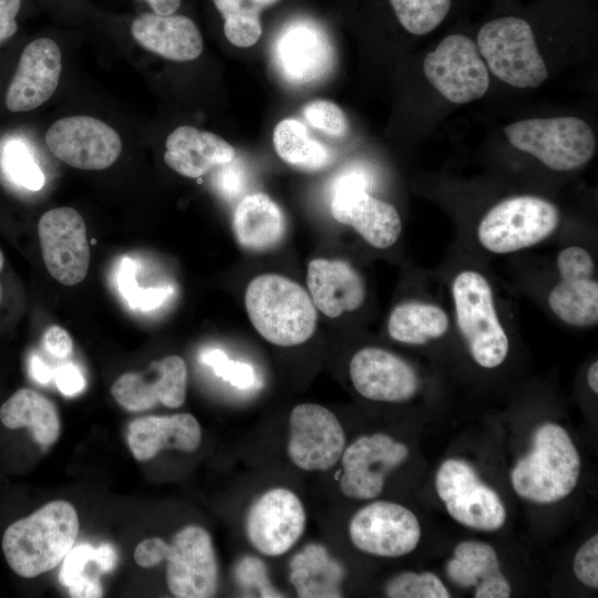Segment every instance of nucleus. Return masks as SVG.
<instances>
[{"mask_svg":"<svg viewBox=\"0 0 598 598\" xmlns=\"http://www.w3.org/2000/svg\"><path fill=\"white\" fill-rule=\"evenodd\" d=\"M580 457L564 427L540 425L533 435V447L513 467L511 481L523 498L549 504L567 497L576 487Z\"/></svg>","mask_w":598,"mask_h":598,"instance_id":"nucleus-3","label":"nucleus"},{"mask_svg":"<svg viewBox=\"0 0 598 598\" xmlns=\"http://www.w3.org/2000/svg\"><path fill=\"white\" fill-rule=\"evenodd\" d=\"M216 174V187L227 198L238 196L245 188V174L235 158L218 167Z\"/></svg>","mask_w":598,"mask_h":598,"instance_id":"nucleus-43","label":"nucleus"},{"mask_svg":"<svg viewBox=\"0 0 598 598\" xmlns=\"http://www.w3.org/2000/svg\"><path fill=\"white\" fill-rule=\"evenodd\" d=\"M476 45L488 71L518 87L540 86L548 78L530 24L518 17H501L481 27Z\"/></svg>","mask_w":598,"mask_h":598,"instance_id":"nucleus-5","label":"nucleus"},{"mask_svg":"<svg viewBox=\"0 0 598 598\" xmlns=\"http://www.w3.org/2000/svg\"><path fill=\"white\" fill-rule=\"evenodd\" d=\"M427 82L455 104L481 99L489 86V71L476 43L464 34L443 38L423 62Z\"/></svg>","mask_w":598,"mask_h":598,"instance_id":"nucleus-8","label":"nucleus"},{"mask_svg":"<svg viewBox=\"0 0 598 598\" xmlns=\"http://www.w3.org/2000/svg\"><path fill=\"white\" fill-rule=\"evenodd\" d=\"M559 280L548 295L551 312L574 327H589L598 321V282L588 250L569 246L557 256Z\"/></svg>","mask_w":598,"mask_h":598,"instance_id":"nucleus-19","label":"nucleus"},{"mask_svg":"<svg viewBox=\"0 0 598 598\" xmlns=\"http://www.w3.org/2000/svg\"><path fill=\"white\" fill-rule=\"evenodd\" d=\"M272 143L285 163L303 172L322 171L331 162L330 151L296 118H283L276 124Z\"/></svg>","mask_w":598,"mask_h":598,"instance_id":"nucleus-32","label":"nucleus"},{"mask_svg":"<svg viewBox=\"0 0 598 598\" xmlns=\"http://www.w3.org/2000/svg\"><path fill=\"white\" fill-rule=\"evenodd\" d=\"M344 431L337 416L315 403L296 405L289 416L288 456L305 471H328L344 451Z\"/></svg>","mask_w":598,"mask_h":598,"instance_id":"nucleus-15","label":"nucleus"},{"mask_svg":"<svg viewBox=\"0 0 598 598\" xmlns=\"http://www.w3.org/2000/svg\"><path fill=\"white\" fill-rule=\"evenodd\" d=\"M68 589L73 598H99L103 596L99 579L85 573L76 577Z\"/></svg>","mask_w":598,"mask_h":598,"instance_id":"nucleus-47","label":"nucleus"},{"mask_svg":"<svg viewBox=\"0 0 598 598\" xmlns=\"http://www.w3.org/2000/svg\"><path fill=\"white\" fill-rule=\"evenodd\" d=\"M102 571H111L117 563V551L113 545L105 543L95 547L94 559Z\"/></svg>","mask_w":598,"mask_h":598,"instance_id":"nucleus-48","label":"nucleus"},{"mask_svg":"<svg viewBox=\"0 0 598 598\" xmlns=\"http://www.w3.org/2000/svg\"><path fill=\"white\" fill-rule=\"evenodd\" d=\"M3 265H4V257H3V254H2V251L0 249V271L3 268ZM1 298H2V289H1V286H0V301H1Z\"/></svg>","mask_w":598,"mask_h":598,"instance_id":"nucleus-52","label":"nucleus"},{"mask_svg":"<svg viewBox=\"0 0 598 598\" xmlns=\"http://www.w3.org/2000/svg\"><path fill=\"white\" fill-rule=\"evenodd\" d=\"M587 382L589 388L597 393L598 392V362L591 363L587 371Z\"/></svg>","mask_w":598,"mask_h":598,"instance_id":"nucleus-51","label":"nucleus"},{"mask_svg":"<svg viewBox=\"0 0 598 598\" xmlns=\"http://www.w3.org/2000/svg\"><path fill=\"white\" fill-rule=\"evenodd\" d=\"M79 517L72 504L53 501L21 518L2 536V550L10 568L33 578L56 567L73 548Z\"/></svg>","mask_w":598,"mask_h":598,"instance_id":"nucleus-1","label":"nucleus"},{"mask_svg":"<svg viewBox=\"0 0 598 598\" xmlns=\"http://www.w3.org/2000/svg\"><path fill=\"white\" fill-rule=\"evenodd\" d=\"M134 271V262L131 259H124L121 267L120 288L130 305L143 310L159 306L167 298L169 289L164 287L140 289L135 283Z\"/></svg>","mask_w":598,"mask_h":598,"instance_id":"nucleus-39","label":"nucleus"},{"mask_svg":"<svg viewBox=\"0 0 598 598\" xmlns=\"http://www.w3.org/2000/svg\"><path fill=\"white\" fill-rule=\"evenodd\" d=\"M289 569V580L299 597L342 596L344 570L321 545L310 544L302 548L293 556Z\"/></svg>","mask_w":598,"mask_h":598,"instance_id":"nucleus-30","label":"nucleus"},{"mask_svg":"<svg viewBox=\"0 0 598 598\" xmlns=\"http://www.w3.org/2000/svg\"><path fill=\"white\" fill-rule=\"evenodd\" d=\"M448 327V316L442 308L422 301L400 303L388 320L390 337L406 344H424L441 338Z\"/></svg>","mask_w":598,"mask_h":598,"instance_id":"nucleus-31","label":"nucleus"},{"mask_svg":"<svg viewBox=\"0 0 598 598\" xmlns=\"http://www.w3.org/2000/svg\"><path fill=\"white\" fill-rule=\"evenodd\" d=\"M31 373L32 377L40 383H48L54 378V371L45 365L38 357L32 358Z\"/></svg>","mask_w":598,"mask_h":598,"instance_id":"nucleus-49","label":"nucleus"},{"mask_svg":"<svg viewBox=\"0 0 598 598\" xmlns=\"http://www.w3.org/2000/svg\"><path fill=\"white\" fill-rule=\"evenodd\" d=\"M435 488L450 516L460 524L484 532L497 530L505 524L503 501L467 462H443L435 476Z\"/></svg>","mask_w":598,"mask_h":598,"instance_id":"nucleus-9","label":"nucleus"},{"mask_svg":"<svg viewBox=\"0 0 598 598\" xmlns=\"http://www.w3.org/2000/svg\"><path fill=\"white\" fill-rule=\"evenodd\" d=\"M200 361L210 367L217 377L240 390L250 389L257 383L256 372L250 364L231 360L219 349L203 352Z\"/></svg>","mask_w":598,"mask_h":598,"instance_id":"nucleus-38","label":"nucleus"},{"mask_svg":"<svg viewBox=\"0 0 598 598\" xmlns=\"http://www.w3.org/2000/svg\"><path fill=\"white\" fill-rule=\"evenodd\" d=\"M163 560H167L166 581L171 594L178 598H208L218 587V565L212 537L197 525L178 530L171 544H162Z\"/></svg>","mask_w":598,"mask_h":598,"instance_id":"nucleus-10","label":"nucleus"},{"mask_svg":"<svg viewBox=\"0 0 598 598\" xmlns=\"http://www.w3.org/2000/svg\"><path fill=\"white\" fill-rule=\"evenodd\" d=\"M233 229L236 241L250 251L275 247L285 231V217L279 205L267 194L258 192L240 199L234 212Z\"/></svg>","mask_w":598,"mask_h":598,"instance_id":"nucleus-28","label":"nucleus"},{"mask_svg":"<svg viewBox=\"0 0 598 598\" xmlns=\"http://www.w3.org/2000/svg\"><path fill=\"white\" fill-rule=\"evenodd\" d=\"M272 61L286 82L307 85L331 71L334 50L327 32L317 22L298 19L280 30L272 47Z\"/></svg>","mask_w":598,"mask_h":598,"instance_id":"nucleus-16","label":"nucleus"},{"mask_svg":"<svg viewBox=\"0 0 598 598\" xmlns=\"http://www.w3.org/2000/svg\"><path fill=\"white\" fill-rule=\"evenodd\" d=\"M131 32L144 49L171 61L195 60L204 48L196 23L182 14L143 13L133 21Z\"/></svg>","mask_w":598,"mask_h":598,"instance_id":"nucleus-24","label":"nucleus"},{"mask_svg":"<svg viewBox=\"0 0 598 598\" xmlns=\"http://www.w3.org/2000/svg\"><path fill=\"white\" fill-rule=\"evenodd\" d=\"M187 386V368L178 355L153 361L142 373L122 374L111 386L115 401L125 410L142 412L157 403L167 408L184 404Z\"/></svg>","mask_w":598,"mask_h":598,"instance_id":"nucleus-20","label":"nucleus"},{"mask_svg":"<svg viewBox=\"0 0 598 598\" xmlns=\"http://www.w3.org/2000/svg\"><path fill=\"white\" fill-rule=\"evenodd\" d=\"M245 307L254 328L275 346L301 344L316 331L318 315L310 296L283 276L254 278L246 288Z\"/></svg>","mask_w":598,"mask_h":598,"instance_id":"nucleus-2","label":"nucleus"},{"mask_svg":"<svg viewBox=\"0 0 598 598\" xmlns=\"http://www.w3.org/2000/svg\"><path fill=\"white\" fill-rule=\"evenodd\" d=\"M349 536L361 551L400 557L413 551L421 538L419 519L401 504L378 501L359 509L350 520Z\"/></svg>","mask_w":598,"mask_h":598,"instance_id":"nucleus-12","label":"nucleus"},{"mask_svg":"<svg viewBox=\"0 0 598 598\" xmlns=\"http://www.w3.org/2000/svg\"><path fill=\"white\" fill-rule=\"evenodd\" d=\"M126 440L134 457L144 462L164 448L185 452L197 450L202 429L196 417L189 413L148 415L137 417L128 424Z\"/></svg>","mask_w":598,"mask_h":598,"instance_id":"nucleus-25","label":"nucleus"},{"mask_svg":"<svg viewBox=\"0 0 598 598\" xmlns=\"http://www.w3.org/2000/svg\"><path fill=\"white\" fill-rule=\"evenodd\" d=\"M560 213L550 200L517 195L494 205L477 226V239L489 252L503 255L535 246L559 226Z\"/></svg>","mask_w":598,"mask_h":598,"instance_id":"nucleus-7","label":"nucleus"},{"mask_svg":"<svg viewBox=\"0 0 598 598\" xmlns=\"http://www.w3.org/2000/svg\"><path fill=\"white\" fill-rule=\"evenodd\" d=\"M224 19L226 39L238 48H249L262 33L260 14L279 0H212Z\"/></svg>","mask_w":598,"mask_h":598,"instance_id":"nucleus-33","label":"nucleus"},{"mask_svg":"<svg viewBox=\"0 0 598 598\" xmlns=\"http://www.w3.org/2000/svg\"><path fill=\"white\" fill-rule=\"evenodd\" d=\"M165 146L167 166L189 178H198L236 158L235 148L221 136L188 125L175 128Z\"/></svg>","mask_w":598,"mask_h":598,"instance_id":"nucleus-26","label":"nucleus"},{"mask_svg":"<svg viewBox=\"0 0 598 598\" xmlns=\"http://www.w3.org/2000/svg\"><path fill=\"white\" fill-rule=\"evenodd\" d=\"M2 163L11 179L24 188L38 192L44 186L43 172L21 141L11 140L4 145Z\"/></svg>","mask_w":598,"mask_h":598,"instance_id":"nucleus-35","label":"nucleus"},{"mask_svg":"<svg viewBox=\"0 0 598 598\" xmlns=\"http://www.w3.org/2000/svg\"><path fill=\"white\" fill-rule=\"evenodd\" d=\"M302 114L310 126L328 136L341 138L349 131L347 115L332 101L313 100L303 106Z\"/></svg>","mask_w":598,"mask_h":598,"instance_id":"nucleus-37","label":"nucleus"},{"mask_svg":"<svg viewBox=\"0 0 598 598\" xmlns=\"http://www.w3.org/2000/svg\"><path fill=\"white\" fill-rule=\"evenodd\" d=\"M58 44L48 38L30 42L23 50L6 95L11 112L32 111L47 102L58 87L62 60Z\"/></svg>","mask_w":598,"mask_h":598,"instance_id":"nucleus-22","label":"nucleus"},{"mask_svg":"<svg viewBox=\"0 0 598 598\" xmlns=\"http://www.w3.org/2000/svg\"><path fill=\"white\" fill-rule=\"evenodd\" d=\"M573 570L576 578L584 585L598 587V535L595 534L577 550Z\"/></svg>","mask_w":598,"mask_h":598,"instance_id":"nucleus-41","label":"nucleus"},{"mask_svg":"<svg viewBox=\"0 0 598 598\" xmlns=\"http://www.w3.org/2000/svg\"><path fill=\"white\" fill-rule=\"evenodd\" d=\"M38 234L47 270L59 282H81L90 266V246L82 216L71 207L45 212L39 219Z\"/></svg>","mask_w":598,"mask_h":598,"instance_id":"nucleus-14","label":"nucleus"},{"mask_svg":"<svg viewBox=\"0 0 598 598\" xmlns=\"http://www.w3.org/2000/svg\"><path fill=\"white\" fill-rule=\"evenodd\" d=\"M21 0H0V44L16 34Z\"/></svg>","mask_w":598,"mask_h":598,"instance_id":"nucleus-46","label":"nucleus"},{"mask_svg":"<svg viewBox=\"0 0 598 598\" xmlns=\"http://www.w3.org/2000/svg\"><path fill=\"white\" fill-rule=\"evenodd\" d=\"M156 14H173L181 6V0H147Z\"/></svg>","mask_w":598,"mask_h":598,"instance_id":"nucleus-50","label":"nucleus"},{"mask_svg":"<svg viewBox=\"0 0 598 598\" xmlns=\"http://www.w3.org/2000/svg\"><path fill=\"white\" fill-rule=\"evenodd\" d=\"M307 285L315 307L329 318L359 309L365 298L362 276L342 259H312Z\"/></svg>","mask_w":598,"mask_h":598,"instance_id":"nucleus-23","label":"nucleus"},{"mask_svg":"<svg viewBox=\"0 0 598 598\" xmlns=\"http://www.w3.org/2000/svg\"><path fill=\"white\" fill-rule=\"evenodd\" d=\"M95 547L89 544H81L68 553L63 559V565L59 574V581L64 587H69L73 580L84 573L85 565L94 559Z\"/></svg>","mask_w":598,"mask_h":598,"instance_id":"nucleus-42","label":"nucleus"},{"mask_svg":"<svg viewBox=\"0 0 598 598\" xmlns=\"http://www.w3.org/2000/svg\"><path fill=\"white\" fill-rule=\"evenodd\" d=\"M391 598H448L451 595L441 579L429 571H405L396 575L385 586Z\"/></svg>","mask_w":598,"mask_h":598,"instance_id":"nucleus-36","label":"nucleus"},{"mask_svg":"<svg viewBox=\"0 0 598 598\" xmlns=\"http://www.w3.org/2000/svg\"><path fill=\"white\" fill-rule=\"evenodd\" d=\"M450 579L461 587H474L476 598H508L512 589L501 571L495 549L486 543H460L446 564Z\"/></svg>","mask_w":598,"mask_h":598,"instance_id":"nucleus-27","label":"nucleus"},{"mask_svg":"<svg viewBox=\"0 0 598 598\" xmlns=\"http://www.w3.org/2000/svg\"><path fill=\"white\" fill-rule=\"evenodd\" d=\"M400 24L414 35L434 31L446 18L451 0H389Z\"/></svg>","mask_w":598,"mask_h":598,"instance_id":"nucleus-34","label":"nucleus"},{"mask_svg":"<svg viewBox=\"0 0 598 598\" xmlns=\"http://www.w3.org/2000/svg\"><path fill=\"white\" fill-rule=\"evenodd\" d=\"M509 144L546 167L569 172L587 164L596 151L591 126L575 116L533 117L504 127Z\"/></svg>","mask_w":598,"mask_h":598,"instance_id":"nucleus-4","label":"nucleus"},{"mask_svg":"<svg viewBox=\"0 0 598 598\" xmlns=\"http://www.w3.org/2000/svg\"><path fill=\"white\" fill-rule=\"evenodd\" d=\"M452 296L458 330L474 361L486 369L501 365L509 342L488 280L478 271L463 270L453 280Z\"/></svg>","mask_w":598,"mask_h":598,"instance_id":"nucleus-6","label":"nucleus"},{"mask_svg":"<svg viewBox=\"0 0 598 598\" xmlns=\"http://www.w3.org/2000/svg\"><path fill=\"white\" fill-rule=\"evenodd\" d=\"M349 373L357 392L379 402H403L419 390L413 368L392 352L368 347L351 359Z\"/></svg>","mask_w":598,"mask_h":598,"instance_id":"nucleus-21","label":"nucleus"},{"mask_svg":"<svg viewBox=\"0 0 598 598\" xmlns=\"http://www.w3.org/2000/svg\"><path fill=\"white\" fill-rule=\"evenodd\" d=\"M238 584L247 589L256 588L260 597H280L281 594L269 582L267 570L257 557L246 556L235 567Z\"/></svg>","mask_w":598,"mask_h":598,"instance_id":"nucleus-40","label":"nucleus"},{"mask_svg":"<svg viewBox=\"0 0 598 598\" xmlns=\"http://www.w3.org/2000/svg\"><path fill=\"white\" fill-rule=\"evenodd\" d=\"M54 379L59 390L64 395H75L80 393L85 381L80 370L72 363L64 364L54 371Z\"/></svg>","mask_w":598,"mask_h":598,"instance_id":"nucleus-45","label":"nucleus"},{"mask_svg":"<svg viewBox=\"0 0 598 598\" xmlns=\"http://www.w3.org/2000/svg\"><path fill=\"white\" fill-rule=\"evenodd\" d=\"M45 144L63 163L86 171L110 167L122 152L117 132L103 121L85 115L55 121L45 133Z\"/></svg>","mask_w":598,"mask_h":598,"instance_id":"nucleus-13","label":"nucleus"},{"mask_svg":"<svg viewBox=\"0 0 598 598\" xmlns=\"http://www.w3.org/2000/svg\"><path fill=\"white\" fill-rule=\"evenodd\" d=\"M409 456V448L384 433L362 435L342 453V494L353 499L379 496L386 475Z\"/></svg>","mask_w":598,"mask_h":598,"instance_id":"nucleus-18","label":"nucleus"},{"mask_svg":"<svg viewBox=\"0 0 598 598\" xmlns=\"http://www.w3.org/2000/svg\"><path fill=\"white\" fill-rule=\"evenodd\" d=\"M45 350L53 357L64 359L72 352L73 342L70 334L60 326H51L43 336Z\"/></svg>","mask_w":598,"mask_h":598,"instance_id":"nucleus-44","label":"nucleus"},{"mask_svg":"<svg viewBox=\"0 0 598 598\" xmlns=\"http://www.w3.org/2000/svg\"><path fill=\"white\" fill-rule=\"evenodd\" d=\"M330 212L337 221L353 227L368 244L379 249L391 247L402 230L396 208L369 194L359 174L349 173L338 178Z\"/></svg>","mask_w":598,"mask_h":598,"instance_id":"nucleus-11","label":"nucleus"},{"mask_svg":"<svg viewBox=\"0 0 598 598\" xmlns=\"http://www.w3.org/2000/svg\"><path fill=\"white\" fill-rule=\"evenodd\" d=\"M1 423L11 430L28 427L34 441L43 446L53 444L60 434L56 406L41 393L22 388L0 408Z\"/></svg>","mask_w":598,"mask_h":598,"instance_id":"nucleus-29","label":"nucleus"},{"mask_svg":"<svg viewBox=\"0 0 598 598\" xmlns=\"http://www.w3.org/2000/svg\"><path fill=\"white\" fill-rule=\"evenodd\" d=\"M307 515L298 496L283 487L271 488L250 506L246 535L260 554L276 557L287 553L302 536Z\"/></svg>","mask_w":598,"mask_h":598,"instance_id":"nucleus-17","label":"nucleus"}]
</instances>
